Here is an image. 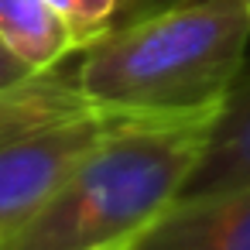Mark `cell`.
Here are the masks:
<instances>
[{
	"mask_svg": "<svg viewBox=\"0 0 250 250\" xmlns=\"http://www.w3.org/2000/svg\"><path fill=\"white\" fill-rule=\"evenodd\" d=\"M250 14L229 0H171L79 48L72 79L100 106L134 113L219 110L247 65Z\"/></svg>",
	"mask_w": 250,
	"mask_h": 250,
	"instance_id": "1",
	"label": "cell"
},
{
	"mask_svg": "<svg viewBox=\"0 0 250 250\" xmlns=\"http://www.w3.org/2000/svg\"><path fill=\"white\" fill-rule=\"evenodd\" d=\"M229 4H236V7H243V11L250 14V0H229Z\"/></svg>",
	"mask_w": 250,
	"mask_h": 250,
	"instance_id": "10",
	"label": "cell"
},
{
	"mask_svg": "<svg viewBox=\"0 0 250 250\" xmlns=\"http://www.w3.org/2000/svg\"><path fill=\"white\" fill-rule=\"evenodd\" d=\"M0 42L35 72H48L79 52L76 35L45 0H0Z\"/></svg>",
	"mask_w": 250,
	"mask_h": 250,
	"instance_id": "6",
	"label": "cell"
},
{
	"mask_svg": "<svg viewBox=\"0 0 250 250\" xmlns=\"http://www.w3.org/2000/svg\"><path fill=\"white\" fill-rule=\"evenodd\" d=\"M165 4H171V0H124V21L134 14H144L151 7H165Z\"/></svg>",
	"mask_w": 250,
	"mask_h": 250,
	"instance_id": "9",
	"label": "cell"
},
{
	"mask_svg": "<svg viewBox=\"0 0 250 250\" xmlns=\"http://www.w3.org/2000/svg\"><path fill=\"white\" fill-rule=\"evenodd\" d=\"M45 4L69 24L79 48L124 21V0H45Z\"/></svg>",
	"mask_w": 250,
	"mask_h": 250,
	"instance_id": "7",
	"label": "cell"
},
{
	"mask_svg": "<svg viewBox=\"0 0 250 250\" xmlns=\"http://www.w3.org/2000/svg\"><path fill=\"white\" fill-rule=\"evenodd\" d=\"M154 117L185 113H134L96 106L89 113L4 141L0 144V240L11 236L21 223H28L103 141Z\"/></svg>",
	"mask_w": 250,
	"mask_h": 250,
	"instance_id": "3",
	"label": "cell"
},
{
	"mask_svg": "<svg viewBox=\"0 0 250 250\" xmlns=\"http://www.w3.org/2000/svg\"><path fill=\"white\" fill-rule=\"evenodd\" d=\"M127 250H250V185L175 199Z\"/></svg>",
	"mask_w": 250,
	"mask_h": 250,
	"instance_id": "4",
	"label": "cell"
},
{
	"mask_svg": "<svg viewBox=\"0 0 250 250\" xmlns=\"http://www.w3.org/2000/svg\"><path fill=\"white\" fill-rule=\"evenodd\" d=\"M113 250H127V247H113Z\"/></svg>",
	"mask_w": 250,
	"mask_h": 250,
	"instance_id": "11",
	"label": "cell"
},
{
	"mask_svg": "<svg viewBox=\"0 0 250 250\" xmlns=\"http://www.w3.org/2000/svg\"><path fill=\"white\" fill-rule=\"evenodd\" d=\"M35 76V69L31 65H24L4 42H0V93H7V89H14V86H21L24 79H31Z\"/></svg>",
	"mask_w": 250,
	"mask_h": 250,
	"instance_id": "8",
	"label": "cell"
},
{
	"mask_svg": "<svg viewBox=\"0 0 250 250\" xmlns=\"http://www.w3.org/2000/svg\"><path fill=\"white\" fill-rule=\"evenodd\" d=\"M247 185H250V72L243 69L240 79L229 86L209 127L206 147L178 199H199Z\"/></svg>",
	"mask_w": 250,
	"mask_h": 250,
	"instance_id": "5",
	"label": "cell"
},
{
	"mask_svg": "<svg viewBox=\"0 0 250 250\" xmlns=\"http://www.w3.org/2000/svg\"><path fill=\"white\" fill-rule=\"evenodd\" d=\"M216 113L154 117L113 134L0 250L130 247L182 195Z\"/></svg>",
	"mask_w": 250,
	"mask_h": 250,
	"instance_id": "2",
	"label": "cell"
}]
</instances>
